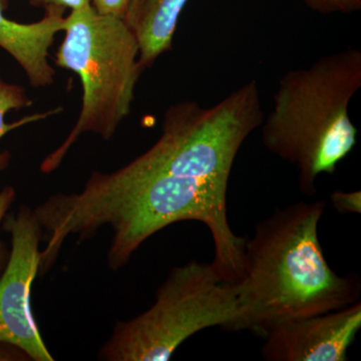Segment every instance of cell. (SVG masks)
<instances>
[{"label":"cell","mask_w":361,"mask_h":361,"mask_svg":"<svg viewBox=\"0 0 361 361\" xmlns=\"http://www.w3.org/2000/svg\"><path fill=\"white\" fill-rule=\"evenodd\" d=\"M324 202H298L259 222L244 245L236 284L237 331L264 337L282 323L346 307L360 301L361 280L341 276L323 254L318 224Z\"/></svg>","instance_id":"cell-1"},{"label":"cell","mask_w":361,"mask_h":361,"mask_svg":"<svg viewBox=\"0 0 361 361\" xmlns=\"http://www.w3.org/2000/svg\"><path fill=\"white\" fill-rule=\"evenodd\" d=\"M360 87L361 52L351 47L280 80L272 111L261 125L263 144L295 166L306 196L314 195L317 178L334 174L355 147L358 130L348 109Z\"/></svg>","instance_id":"cell-2"},{"label":"cell","mask_w":361,"mask_h":361,"mask_svg":"<svg viewBox=\"0 0 361 361\" xmlns=\"http://www.w3.org/2000/svg\"><path fill=\"white\" fill-rule=\"evenodd\" d=\"M263 120L255 80L210 108L180 102L164 115L155 145L111 175L120 179L171 177L228 187L240 148Z\"/></svg>","instance_id":"cell-3"},{"label":"cell","mask_w":361,"mask_h":361,"mask_svg":"<svg viewBox=\"0 0 361 361\" xmlns=\"http://www.w3.org/2000/svg\"><path fill=\"white\" fill-rule=\"evenodd\" d=\"M56 66L77 73L82 85V110L61 146L42 161L44 174L54 172L80 135L92 133L110 140L130 115L142 68L139 44L126 21L99 16L92 6L71 11Z\"/></svg>","instance_id":"cell-4"},{"label":"cell","mask_w":361,"mask_h":361,"mask_svg":"<svg viewBox=\"0 0 361 361\" xmlns=\"http://www.w3.org/2000/svg\"><path fill=\"white\" fill-rule=\"evenodd\" d=\"M236 285L212 263L190 261L170 271L148 310L116 322L99 353L106 361H167L180 344L202 330L237 331Z\"/></svg>","instance_id":"cell-5"},{"label":"cell","mask_w":361,"mask_h":361,"mask_svg":"<svg viewBox=\"0 0 361 361\" xmlns=\"http://www.w3.org/2000/svg\"><path fill=\"white\" fill-rule=\"evenodd\" d=\"M11 249L0 276V343L16 346L33 361H54L30 306V293L39 272L42 228L35 212L20 206L2 223Z\"/></svg>","instance_id":"cell-6"},{"label":"cell","mask_w":361,"mask_h":361,"mask_svg":"<svg viewBox=\"0 0 361 361\" xmlns=\"http://www.w3.org/2000/svg\"><path fill=\"white\" fill-rule=\"evenodd\" d=\"M361 329V302L297 318L264 336L261 353L268 361H345Z\"/></svg>","instance_id":"cell-7"},{"label":"cell","mask_w":361,"mask_h":361,"mask_svg":"<svg viewBox=\"0 0 361 361\" xmlns=\"http://www.w3.org/2000/svg\"><path fill=\"white\" fill-rule=\"evenodd\" d=\"M7 7L8 0H0V47L20 63L32 87H49L56 75L49 51L56 33L65 30V13L45 11L37 23H20L4 16Z\"/></svg>","instance_id":"cell-8"},{"label":"cell","mask_w":361,"mask_h":361,"mask_svg":"<svg viewBox=\"0 0 361 361\" xmlns=\"http://www.w3.org/2000/svg\"><path fill=\"white\" fill-rule=\"evenodd\" d=\"M189 0H130L125 21L139 44L142 70L172 49L180 13Z\"/></svg>","instance_id":"cell-9"},{"label":"cell","mask_w":361,"mask_h":361,"mask_svg":"<svg viewBox=\"0 0 361 361\" xmlns=\"http://www.w3.org/2000/svg\"><path fill=\"white\" fill-rule=\"evenodd\" d=\"M32 104V102L30 101L23 87L18 85L7 84V82L0 80V140L7 133L23 127L26 123L39 122V121L44 120L47 116L56 115V114L63 111L61 108L54 109V110L45 111V113L25 116L18 122L6 123L4 118H6V115L9 111L27 108Z\"/></svg>","instance_id":"cell-10"},{"label":"cell","mask_w":361,"mask_h":361,"mask_svg":"<svg viewBox=\"0 0 361 361\" xmlns=\"http://www.w3.org/2000/svg\"><path fill=\"white\" fill-rule=\"evenodd\" d=\"M313 11L320 13H350L361 7V0H306Z\"/></svg>","instance_id":"cell-11"},{"label":"cell","mask_w":361,"mask_h":361,"mask_svg":"<svg viewBox=\"0 0 361 361\" xmlns=\"http://www.w3.org/2000/svg\"><path fill=\"white\" fill-rule=\"evenodd\" d=\"M331 205L339 214H360L361 192H334L329 197Z\"/></svg>","instance_id":"cell-12"},{"label":"cell","mask_w":361,"mask_h":361,"mask_svg":"<svg viewBox=\"0 0 361 361\" xmlns=\"http://www.w3.org/2000/svg\"><path fill=\"white\" fill-rule=\"evenodd\" d=\"M16 192L13 187H6L0 192V228H1L4 218L8 214L9 209L16 201ZM8 257L9 250L7 249L6 243L0 239V276L6 268Z\"/></svg>","instance_id":"cell-13"},{"label":"cell","mask_w":361,"mask_h":361,"mask_svg":"<svg viewBox=\"0 0 361 361\" xmlns=\"http://www.w3.org/2000/svg\"><path fill=\"white\" fill-rule=\"evenodd\" d=\"M90 4L99 16H111L125 20L130 0H90Z\"/></svg>","instance_id":"cell-14"},{"label":"cell","mask_w":361,"mask_h":361,"mask_svg":"<svg viewBox=\"0 0 361 361\" xmlns=\"http://www.w3.org/2000/svg\"><path fill=\"white\" fill-rule=\"evenodd\" d=\"M30 4L35 7H44L45 11H59L65 13L66 9L78 11L90 6V0H30Z\"/></svg>","instance_id":"cell-15"},{"label":"cell","mask_w":361,"mask_h":361,"mask_svg":"<svg viewBox=\"0 0 361 361\" xmlns=\"http://www.w3.org/2000/svg\"><path fill=\"white\" fill-rule=\"evenodd\" d=\"M30 360L20 349L11 344L0 343V361H26Z\"/></svg>","instance_id":"cell-16"}]
</instances>
